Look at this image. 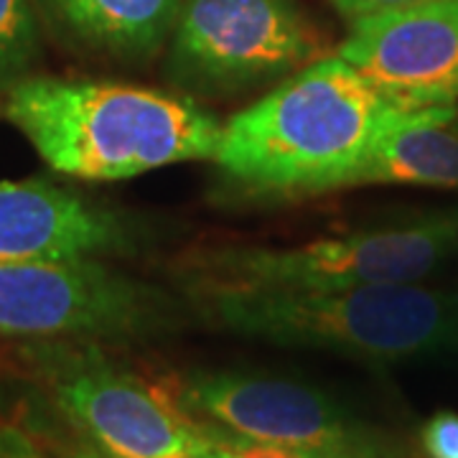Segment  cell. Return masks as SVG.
Masks as SVG:
<instances>
[{
    "label": "cell",
    "mask_w": 458,
    "mask_h": 458,
    "mask_svg": "<svg viewBox=\"0 0 458 458\" xmlns=\"http://www.w3.org/2000/svg\"><path fill=\"white\" fill-rule=\"evenodd\" d=\"M174 301L95 258L0 262V334L131 339L171 324Z\"/></svg>",
    "instance_id": "cell-7"
},
{
    "label": "cell",
    "mask_w": 458,
    "mask_h": 458,
    "mask_svg": "<svg viewBox=\"0 0 458 458\" xmlns=\"http://www.w3.org/2000/svg\"><path fill=\"white\" fill-rule=\"evenodd\" d=\"M367 183L458 189L456 107L397 114L346 176L344 189Z\"/></svg>",
    "instance_id": "cell-11"
},
{
    "label": "cell",
    "mask_w": 458,
    "mask_h": 458,
    "mask_svg": "<svg viewBox=\"0 0 458 458\" xmlns=\"http://www.w3.org/2000/svg\"><path fill=\"white\" fill-rule=\"evenodd\" d=\"M458 252V212L298 247H216L186 260L189 291H344L418 283Z\"/></svg>",
    "instance_id": "cell-4"
},
{
    "label": "cell",
    "mask_w": 458,
    "mask_h": 458,
    "mask_svg": "<svg viewBox=\"0 0 458 458\" xmlns=\"http://www.w3.org/2000/svg\"><path fill=\"white\" fill-rule=\"evenodd\" d=\"M36 26L26 0H0V95L26 77L36 56Z\"/></svg>",
    "instance_id": "cell-13"
},
{
    "label": "cell",
    "mask_w": 458,
    "mask_h": 458,
    "mask_svg": "<svg viewBox=\"0 0 458 458\" xmlns=\"http://www.w3.org/2000/svg\"><path fill=\"white\" fill-rule=\"evenodd\" d=\"M168 394L191 418L237 438L293 448L311 458H375L372 443L339 405L301 382L197 372L179 379Z\"/></svg>",
    "instance_id": "cell-8"
},
{
    "label": "cell",
    "mask_w": 458,
    "mask_h": 458,
    "mask_svg": "<svg viewBox=\"0 0 458 458\" xmlns=\"http://www.w3.org/2000/svg\"><path fill=\"white\" fill-rule=\"evenodd\" d=\"M400 113L339 54L327 56L227 120L214 164L250 194L339 191Z\"/></svg>",
    "instance_id": "cell-2"
},
{
    "label": "cell",
    "mask_w": 458,
    "mask_h": 458,
    "mask_svg": "<svg viewBox=\"0 0 458 458\" xmlns=\"http://www.w3.org/2000/svg\"><path fill=\"white\" fill-rule=\"evenodd\" d=\"M423 448L430 458H458V415L438 412L423 428Z\"/></svg>",
    "instance_id": "cell-14"
},
{
    "label": "cell",
    "mask_w": 458,
    "mask_h": 458,
    "mask_svg": "<svg viewBox=\"0 0 458 458\" xmlns=\"http://www.w3.org/2000/svg\"><path fill=\"white\" fill-rule=\"evenodd\" d=\"M0 458H49V454L33 441L31 433L0 418Z\"/></svg>",
    "instance_id": "cell-16"
},
{
    "label": "cell",
    "mask_w": 458,
    "mask_h": 458,
    "mask_svg": "<svg viewBox=\"0 0 458 458\" xmlns=\"http://www.w3.org/2000/svg\"><path fill=\"white\" fill-rule=\"evenodd\" d=\"M225 433V430H222ZM212 458H311L293 448H283V445H270V443L247 441L237 438L232 433H225L222 441L216 445Z\"/></svg>",
    "instance_id": "cell-15"
},
{
    "label": "cell",
    "mask_w": 458,
    "mask_h": 458,
    "mask_svg": "<svg viewBox=\"0 0 458 458\" xmlns=\"http://www.w3.org/2000/svg\"><path fill=\"white\" fill-rule=\"evenodd\" d=\"M336 5V11L349 21L357 18L372 16L379 11H390V8H403V5H412V3H423V0H331Z\"/></svg>",
    "instance_id": "cell-17"
},
{
    "label": "cell",
    "mask_w": 458,
    "mask_h": 458,
    "mask_svg": "<svg viewBox=\"0 0 458 458\" xmlns=\"http://www.w3.org/2000/svg\"><path fill=\"white\" fill-rule=\"evenodd\" d=\"M0 113L54 171L84 181L214 161L222 140V123L191 99L107 80L26 74L0 95Z\"/></svg>",
    "instance_id": "cell-1"
},
{
    "label": "cell",
    "mask_w": 458,
    "mask_h": 458,
    "mask_svg": "<svg viewBox=\"0 0 458 458\" xmlns=\"http://www.w3.org/2000/svg\"><path fill=\"white\" fill-rule=\"evenodd\" d=\"M201 311L247 339L403 361L458 346V295L418 283L344 291H207Z\"/></svg>",
    "instance_id": "cell-3"
},
{
    "label": "cell",
    "mask_w": 458,
    "mask_h": 458,
    "mask_svg": "<svg viewBox=\"0 0 458 458\" xmlns=\"http://www.w3.org/2000/svg\"><path fill=\"white\" fill-rule=\"evenodd\" d=\"M74 38L117 59H146L171 36L183 0H44Z\"/></svg>",
    "instance_id": "cell-12"
},
{
    "label": "cell",
    "mask_w": 458,
    "mask_h": 458,
    "mask_svg": "<svg viewBox=\"0 0 458 458\" xmlns=\"http://www.w3.org/2000/svg\"><path fill=\"white\" fill-rule=\"evenodd\" d=\"M138 229L47 181H0V262L131 252Z\"/></svg>",
    "instance_id": "cell-10"
},
{
    "label": "cell",
    "mask_w": 458,
    "mask_h": 458,
    "mask_svg": "<svg viewBox=\"0 0 458 458\" xmlns=\"http://www.w3.org/2000/svg\"><path fill=\"white\" fill-rule=\"evenodd\" d=\"M316 49L293 0H183L165 72L183 92L227 98L291 77Z\"/></svg>",
    "instance_id": "cell-6"
},
{
    "label": "cell",
    "mask_w": 458,
    "mask_h": 458,
    "mask_svg": "<svg viewBox=\"0 0 458 458\" xmlns=\"http://www.w3.org/2000/svg\"><path fill=\"white\" fill-rule=\"evenodd\" d=\"M400 110L458 102V0H423L352 21L339 49Z\"/></svg>",
    "instance_id": "cell-9"
},
{
    "label": "cell",
    "mask_w": 458,
    "mask_h": 458,
    "mask_svg": "<svg viewBox=\"0 0 458 458\" xmlns=\"http://www.w3.org/2000/svg\"><path fill=\"white\" fill-rule=\"evenodd\" d=\"M23 357L54 410L99 458H212L222 430L117 367L98 344L38 342Z\"/></svg>",
    "instance_id": "cell-5"
}]
</instances>
